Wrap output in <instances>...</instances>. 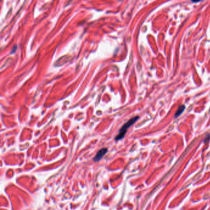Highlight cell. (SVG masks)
Returning a JSON list of instances; mask_svg holds the SVG:
<instances>
[{"instance_id": "obj_1", "label": "cell", "mask_w": 210, "mask_h": 210, "mask_svg": "<svg viewBox=\"0 0 210 210\" xmlns=\"http://www.w3.org/2000/svg\"><path fill=\"white\" fill-rule=\"evenodd\" d=\"M139 117H138V116H136V117H134L131 118V120H130L128 122H126L122 127H121V128L120 129V131H119V133L115 137V140L116 141H119V140H121V139H123V138L124 137L125 135L126 134V132H127V130H128V129L130 128V127L133 125L136 121L139 119Z\"/></svg>"}, {"instance_id": "obj_2", "label": "cell", "mask_w": 210, "mask_h": 210, "mask_svg": "<svg viewBox=\"0 0 210 210\" xmlns=\"http://www.w3.org/2000/svg\"><path fill=\"white\" fill-rule=\"evenodd\" d=\"M108 152V149L107 148H101L100 150H99L97 152V153H96V156L94 157V158H93V160L94 162H99V160H101L102 157L106 155Z\"/></svg>"}, {"instance_id": "obj_3", "label": "cell", "mask_w": 210, "mask_h": 210, "mask_svg": "<svg viewBox=\"0 0 210 210\" xmlns=\"http://www.w3.org/2000/svg\"><path fill=\"white\" fill-rule=\"evenodd\" d=\"M185 108H186V107H185L184 105H181L180 107H179L178 109L177 110V111H176V112L175 113V117L176 118V117H179V116L184 111Z\"/></svg>"}]
</instances>
